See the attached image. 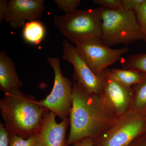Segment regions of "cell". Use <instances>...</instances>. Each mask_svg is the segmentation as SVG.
Wrapping results in <instances>:
<instances>
[{
    "instance_id": "cell-1",
    "label": "cell",
    "mask_w": 146,
    "mask_h": 146,
    "mask_svg": "<svg viewBox=\"0 0 146 146\" xmlns=\"http://www.w3.org/2000/svg\"><path fill=\"white\" fill-rule=\"evenodd\" d=\"M68 146L101 136L118 118L109 109L100 94H91L77 82L72 86V103L70 114Z\"/></svg>"
},
{
    "instance_id": "cell-2",
    "label": "cell",
    "mask_w": 146,
    "mask_h": 146,
    "mask_svg": "<svg viewBox=\"0 0 146 146\" xmlns=\"http://www.w3.org/2000/svg\"><path fill=\"white\" fill-rule=\"evenodd\" d=\"M0 108L7 130L25 139L36 134L47 111L34 97L24 94L20 89L5 93L0 100Z\"/></svg>"
},
{
    "instance_id": "cell-3",
    "label": "cell",
    "mask_w": 146,
    "mask_h": 146,
    "mask_svg": "<svg viewBox=\"0 0 146 146\" xmlns=\"http://www.w3.org/2000/svg\"><path fill=\"white\" fill-rule=\"evenodd\" d=\"M102 35L100 39L107 46L129 44L144 40L136 13L123 9L109 10L101 7Z\"/></svg>"
},
{
    "instance_id": "cell-4",
    "label": "cell",
    "mask_w": 146,
    "mask_h": 146,
    "mask_svg": "<svg viewBox=\"0 0 146 146\" xmlns=\"http://www.w3.org/2000/svg\"><path fill=\"white\" fill-rule=\"evenodd\" d=\"M102 7L76 9L62 16H55L54 25L70 42L75 43L90 38H100Z\"/></svg>"
},
{
    "instance_id": "cell-5",
    "label": "cell",
    "mask_w": 146,
    "mask_h": 146,
    "mask_svg": "<svg viewBox=\"0 0 146 146\" xmlns=\"http://www.w3.org/2000/svg\"><path fill=\"white\" fill-rule=\"evenodd\" d=\"M146 133V117L129 110L101 136L93 140L94 146H129Z\"/></svg>"
},
{
    "instance_id": "cell-6",
    "label": "cell",
    "mask_w": 146,
    "mask_h": 146,
    "mask_svg": "<svg viewBox=\"0 0 146 146\" xmlns=\"http://www.w3.org/2000/svg\"><path fill=\"white\" fill-rule=\"evenodd\" d=\"M47 60L54 72V83L49 95L37 102L47 111L53 112L63 119L70 116L72 108V82L62 75L60 60L58 58L48 57Z\"/></svg>"
},
{
    "instance_id": "cell-7",
    "label": "cell",
    "mask_w": 146,
    "mask_h": 146,
    "mask_svg": "<svg viewBox=\"0 0 146 146\" xmlns=\"http://www.w3.org/2000/svg\"><path fill=\"white\" fill-rule=\"evenodd\" d=\"M76 48L89 68L100 76L108 66L121 60L127 48L114 49L104 44L100 38H90L75 43Z\"/></svg>"
},
{
    "instance_id": "cell-8",
    "label": "cell",
    "mask_w": 146,
    "mask_h": 146,
    "mask_svg": "<svg viewBox=\"0 0 146 146\" xmlns=\"http://www.w3.org/2000/svg\"><path fill=\"white\" fill-rule=\"evenodd\" d=\"M63 46L62 58L73 65L74 80L90 94H101L103 84L102 73L100 76L95 74L76 47L66 39L63 41Z\"/></svg>"
},
{
    "instance_id": "cell-9",
    "label": "cell",
    "mask_w": 146,
    "mask_h": 146,
    "mask_svg": "<svg viewBox=\"0 0 146 146\" xmlns=\"http://www.w3.org/2000/svg\"><path fill=\"white\" fill-rule=\"evenodd\" d=\"M102 75V98L111 112L119 117L130 110L133 94L132 87L124 86L114 81L108 76L105 70Z\"/></svg>"
},
{
    "instance_id": "cell-10",
    "label": "cell",
    "mask_w": 146,
    "mask_h": 146,
    "mask_svg": "<svg viewBox=\"0 0 146 146\" xmlns=\"http://www.w3.org/2000/svg\"><path fill=\"white\" fill-rule=\"evenodd\" d=\"M44 0H11L8 1L5 21L13 29L23 28L27 21L41 18L45 10Z\"/></svg>"
},
{
    "instance_id": "cell-11",
    "label": "cell",
    "mask_w": 146,
    "mask_h": 146,
    "mask_svg": "<svg viewBox=\"0 0 146 146\" xmlns=\"http://www.w3.org/2000/svg\"><path fill=\"white\" fill-rule=\"evenodd\" d=\"M56 116L50 111L45 112L41 125L36 133L38 146H68L66 132L70 120L66 118L58 123L56 121Z\"/></svg>"
},
{
    "instance_id": "cell-12",
    "label": "cell",
    "mask_w": 146,
    "mask_h": 146,
    "mask_svg": "<svg viewBox=\"0 0 146 146\" xmlns=\"http://www.w3.org/2000/svg\"><path fill=\"white\" fill-rule=\"evenodd\" d=\"M23 83L18 78L15 64L4 51L0 52V89L4 93L20 89Z\"/></svg>"
},
{
    "instance_id": "cell-13",
    "label": "cell",
    "mask_w": 146,
    "mask_h": 146,
    "mask_svg": "<svg viewBox=\"0 0 146 146\" xmlns=\"http://www.w3.org/2000/svg\"><path fill=\"white\" fill-rule=\"evenodd\" d=\"M110 78L118 83L128 87H132L145 80L146 75L136 70L108 68L105 70Z\"/></svg>"
},
{
    "instance_id": "cell-14",
    "label": "cell",
    "mask_w": 146,
    "mask_h": 146,
    "mask_svg": "<svg viewBox=\"0 0 146 146\" xmlns=\"http://www.w3.org/2000/svg\"><path fill=\"white\" fill-rule=\"evenodd\" d=\"M133 90L130 110L146 117V79L132 86Z\"/></svg>"
},
{
    "instance_id": "cell-15",
    "label": "cell",
    "mask_w": 146,
    "mask_h": 146,
    "mask_svg": "<svg viewBox=\"0 0 146 146\" xmlns=\"http://www.w3.org/2000/svg\"><path fill=\"white\" fill-rule=\"evenodd\" d=\"M45 34L44 25L36 20L27 22L23 29V35L25 40L34 44H38L41 43Z\"/></svg>"
},
{
    "instance_id": "cell-16",
    "label": "cell",
    "mask_w": 146,
    "mask_h": 146,
    "mask_svg": "<svg viewBox=\"0 0 146 146\" xmlns=\"http://www.w3.org/2000/svg\"><path fill=\"white\" fill-rule=\"evenodd\" d=\"M121 64L123 69L136 70L146 75V53L131 55L123 59Z\"/></svg>"
},
{
    "instance_id": "cell-17",
    "label": "cell",
    "mask_w": 146,
    "mask_h": 146,
    "mask_svg": "<svg viewBox=\"0 0 146 146\" xmlns=\"http://www.w3.org/2000/svg\"><path fill=\"white\" fill-rule=\"evenodd\" d=\"M8 131L10 135L9 146H38V138L36 134L25 139L11 131Z\"/></svg>"
},
{
    "instance_id": "cell-18",
    "label": "cell",
    "mask_w": 146,
    "mask_h": 146,
    "mask_svg": "<svg viewBox=\"0 0 146 146\" xmlns=\"http://www.w3.org/2000/svg\"><path fill=\"white\" fill-rule=\"evenodd\" d=\"M56 6L65 13H71L77 9V7L80 5V0H54Z\"/></svg>"
},
{
    "instance_id": "cell-19",
    "label": "cell",
    "mask_w": 146,
    "mask_h": 146,
    "mask_svg": "<svg viewBox=\"0 0 146 146\" xmlns=\"http://www.w3.org/2000/svg\"><path fill=\"white\" fill-rule=\"evenodd\" d=\"M95 4L109 10L119 11L124 9L122 0H93Z\"/></svg>"
},
{
    "instance_id": "cell-20",
    "label": "cell",
    "mask_w": 146,
    "mask_h": 146,
    "mask_svg": "<svg viewBox=\"0 0 146 146\" xmlns=\"http://www.w3.org/2000/svg\"><path fill=\"white\" fill-rule=\"evenodd\" d=\"M137 21L144 36V41L146 42V2L136 12Z\"/></svg>"
},
{
    "instance_id": "cell-21",
    "label": "cell",
    "mask_w": 146,
    "mask_h": 146,
    "mask_svg": "<svg viewBox=\"0 0 146 146\" xmlns=\"http://www.w3.org/2000/svg\"><path fill=\"white\" fill-rule=\"evenodd\" d=\"M146 0H122L124 9L136 13L141 8Z\"/></svg>"
},
{
    "instance_id": "cell-22",
    "label": "cell",
    "mask_w": 146,
    "mask_h": 146,
    "mask_svg": "<svg viewBox=\"0 0 146 146\" xmlns=\"http://www.w3.org/2000/svg\"><path fill=\"white\" fill-rule=\"evenodd\" d=\"M10 135L5 125L0 123V146H9Z\"/></svg>"
},
{
    "instance_id": "cell-23",
    "label": "cell",
    "mask_w": 146,
    "mask_h": 146,
    "mask_svg": "<svg viewBox=\"0 0 146 146\" xmlns=\"http://www.w3.org/2000/svg\"><path fill=\"white\" fill-rule=\"evenodd\" d=\"M8 1L5 0L0 1V24L5 20L8 11Z\"/></svg>"
},
{
    "instance_id": "cell-24",
    "label": "cell",
    "mask_w": 146,
    "mask_h": 146,
    "mask_svg": "<svg viewBox=\"0 0 146 146\" xmlns=\"http://www.w3.org/2000/svg\"><path fill=\"white\" fill-rule=\"evenodd\" d=\"M129 146H146V133L136 138Z\"/></svg>"
},
{
    "instance_id": "cell-25",
    "label": "cell",
    "mask_w": 146,
    "mask_h": 146,
    "mask_svg": "<svg viewBox=\"0 0 146 146\" xmlns=\"http://www.w3.org/2000/svg\"><path fill=\"white\" fill-rule=\"evenodd\" d=\"M72 146H94V141L91 138H86L73 144Z\"/></svg>"
}]
</instances>
